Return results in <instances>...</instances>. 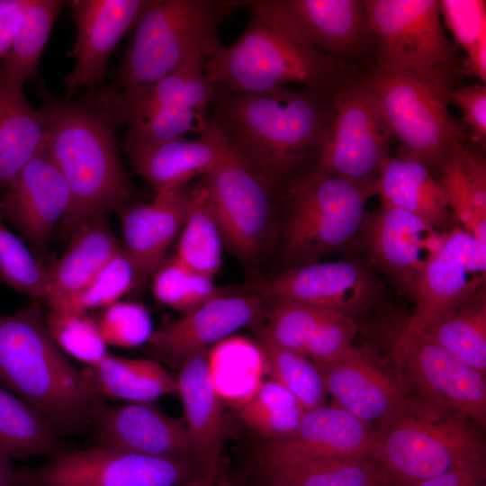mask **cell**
<instances>
[{"label": "cell", "instance_id": "obj_1", "mask_svg": "<svg viewBox=\"0 0 486 486\" xmlns=\"http://www.w3.org/2000/svg\"><path fill=\"white\" fill-rule=\"evenodd\" d=\"M45 148L63 175L70 203L59 233L71 236L91 221L129 204L133 188L116 140L118 127L88 95L58 99L40 88Z\"/></svg>", "mask_w": 486, "mask_h": 486}, {"label": "cell", "instance_id": "obj_2", "mask_svg": "<svg viewBox=\"0 0 486 486\" xmlns=\"http://www.w3.org/2000/svg\"><path fill=\"white\" fill-rule=\"evenodd\" d=\"M214 89L210 121L235 155L278 186L311 155L319 157L330 106L325 90L284 86L233 94Z\"/></svg>", "mask_w": 486, "mask_h": 486}, {"label": "cell", "instance_id": "obj_3", "mask_svg": "<svg viewBox=\"0 0 486 486\" xmlns=\"http://www.w3.org/2000/svg\"><path fill=\"white\" fill-rule=\"evenodd\" d=\"M0 385L32 407L61 435L94 423L104 407L83 370L50 337L38 301L0 313Z\"/></svg>", "mask_w": 486, "mask_h": 486}, {"label": "cell", "instance_id": "obj_4", "mask_svg": "<svg viewBox=\"0 0 486 486\" xmlns=\"http://www.w3.org/2000/svg\"><path fill=\"white\" fill-rule=\"evenodd\" d=\"M240 5L250 12L247 29L232 44L220 43L204 63L214 88L253 94L288 83L323 90L332 85L336 60L307 41L267 0L240 1Z\"/></svg>", "mask_w": 486, "mask_h": 486}, {"label": "cell", "instance_id": "obj_5", "mask_svg": "<svg viewBox=\"0 0 486 486\" xmlns=\"http://www.w3.org/2000/svg\"><path fill=\"white\" fill-rule=\"evenodd\" d=\"M238 1L151 0L137 23L115 76L99 90L127 98L148 87L196 57H207L221 43L218 31Z\"/></svg>", "mask_w": 486, "mask_h": 486}, {"label": "cell", "instance_id": "obj_6", "mask_svg": "<svg viewBox=\"0 0 486 486\" xmlns=\"http://www.w3.org/2000/svg\"><path fill=\"white\" fill-rule=\"evenodd\" d=\"M376 429L374 460L399 486L442 474L460 461L485 458L479 428L418 394Z\"/></svg>", "mask_w": 486, "mask_h": 486}, {"label": "cell", "instance_id": "obj_7", "mask_svg": "<svg viewBox=\"0 0 486 486\" xmlns=\"http://www.w3.org/2000/svg\"><path fill=\"white\" fill-rule=\"evenodd\" d=\"M374 184L364 185L316 166L285 189V249L302 264L338 252L356 242Z\"/></svg>", "mask_w": 486, "mask_h": 486}, {"label": "cell", "instance_id": "obj_8", "mask_svg": "<svg viewBox=\"0 0 486 486\" xmlns=\"http://www.w3.org/2000/svg\"><path fill=\"white\" fill-rule=\"evenodd\" d=\"M378 99L403 156L440 167L451 148L465 138L447 108L448 82L378 66L362 83Z\"/></svg>", "mask_w": 486, "mask_h": 486}, {"label": "cell", "instance_id": "obj_9", "mask_svg": "<svg viewBox=\"0 0 486 486\" xmlns=\"http://www.w3.org/2000/svg\"><path fill=\"white\" fill-rule=\"evenodd\" d=\"M379 66L449 83L454 53L440 22L437 0L364 1Z\"/></svg>", "mask_w": 486, "mask_h": 486}, {"label": "cell", "instance_id": "obj_10", "mask_svg": "<svg viewBox=\"0 0 486 486\" xmlns=\"http://www.w3.org/2000/svg\"><path fill=\"white\" fill-rule=\"evenodd\" d=\"M392 130L375 95L363 84L330 101L317 166L354 183L374 184L389 156Z\"/></svg>", "mask_w": 486, "mask_h": 486}, {"label": "cell", "instance_id": "obj_11", "mask_svg": "<svg viewBox=\"0 0 486 486\" xmlns=\"http://www.w3.org/2000/svg\"><path fill=\"white\" fill-rule=\"evenodd\" d=\"M201 474L194 460L151 457L98 444L17 470L21 486H181Z\"/></svg>", "mask_w": 486, "mask_h": 486}, {"label": "cell", "instance_id": "obj_12", "mask_svg": "<svg viewBox=\"0 0 486 486\" xmlns=\"http://www.w3.org/2000/svg\"><path fill=\"white\" fill-rule=\"evenodd\" d=\"M223 243L239 258L255 260L274 230L280 186L232 155L203 176Z\"/></svg>", "mask_w": 486, "mask_h": 486}, {"label": "cell", "instance_id": "obj_13", "mask_svg": "<svg viewBox=\"0 0 486 486\" xmlns=\"http://www.w3.org/2000/svg\"><path fill=\"white\" fill-rule=\"evenodd\" d=\"M392 353L398 371L418 395L454 411L481 431L485 429L486 375L423 330H403Z\"/></svg>", "mask_w": 486, "mask_h": 486}, {"label": "cell", "instance_id": "obj_14", "mask_svg": "<svg viewBox=\"0 0 486 486\" xmlns=\"http://www.w3.org/2000/svg\"><path fill=\"white\" fill-rule=\"evenodd\" d=\"M485 281L486 245L455 224L412 286L415 308L404 331H425L449 318Z\"/></svg>", "mask_w": 486, "mask_h": 486}, {"label": "cell", "instance_id": "obj_15", "mask_svg": "<svg viewBox=\"0 0 486 486\" xmlns=\"http://www.w3.org/2000/svg\"><path fill=\"white\" fill-rule=\"evenodd\" d=\"M450 230H440L410 212L382 205L366 212L356 242L399 292L410 294L422 270L443 249Z\"/></svg>", "mask_w": 486, "mask_h": 486}, {"label": "cell", "instance_id": "obj_16", "mask_svg": "<svg viewBox=\"0 0 486 486\" xmlns=\"http://www.w3.org/2000/svg\"><path fill=\"white\" fill-rule=\"evenodd\" d=\"M252 293L286 297L355 318L382 295L373 268L360 261L311 262L252 284Z\"/></svg>", "mask_w": 486, "mask_h": 486}, {"label": "cell", "instance_id": "obj_17", "mask_svg": "<svg viewBox=\"0 0 486 486\" xmlns=\"http://www.w3.org/2000/svg\"><path fill=\"white\" fill-rule=\"evenodd\" d=\"M314 364L334 403L368 425L390 421L413 395L400 372L367 348L353 347L333 361Z\"/></svg>", "mask_w": 486, "mask_h": 486}, {"label": "cell", "instance_id": "obj_18", "mask_svg": "<svg viewBox=\"0 0 486 486\" xmlns=\"http://www.w3.org/2000/svg\"><path fill=\"white\" fill-rule=\"evenodd\" d=\"M151 0H74L76 37L72 71L64 78L68 94L93 92L107 76L109 58Z\"/></svg>", "mask_w": 486, "mask_h": 486}, {"label": "cell", "instance_id": "obj_19", "mask_svg": "<svg viewBox=\"0 0 486 486\" xmlns=\"http://www.w3.org/2000/svg\"><path fill=\"white\" fill-rule=\"evenodd\" d=\"M0 200V217L38 253L70 203L67 182L45 147L21 170Z\"/></svg>", "mask_w": 486, "mask_h": 486}, {"label": "cell", "instance_id": "obj_20", "mask_svg": "<svg viewBox=\"0 0 486 486\" xmlns=\"http://www.w3.org/2000/svg\"><path fill=\"white\" fill-rule=\"evenodd\" d=\"M264 298L251 293L213 299L154 330L148 349L160 361L180 367L193 355L256 322L262 313Z\"/></svg>", "mask_w": 486, "mask_h": 486}, {"label": "cell", "instance_id": "obj_21", "mask_svg": "<svg viewBox=\"0 0 486 486\" xmlns=\"http://www.w3.org/2000/svg\"><path fill=\"white\" fill-rule=\"evenodd\" d=\"M273 299L266 328L279 346L320 364L354 347L359 330L355 318L286 297Z\"/></svg>", "mask_w": 486, "mask_h": 486}, {"label": "cell", "instance_id": "obj_22", "mask_svg": "<svg viewBox=\"0 0 486 486\" xmlns=\"http://www.w3.org/2000/svg\"><path fill=\"white\" fill-rule=\"evenodd\" d=\"M193 186L157 193L148 203L127 204L120 209L123 248L137 274V289L152 277L181 232L189 208Z\"/></svg>", "mask_w": 486, "mask_h": 486}, {"label": "cell", "instance_id": "obj_23", "mask_svg": "<svg viewBox=\"0 0 486 486\" xmlns=\"http://www.w3.org/2000/svg\"><path fill=\"white\" fill-rule=\"evenodd\" d=\"M94 424L98 445L157 458L196 461L186 427L148 403L104 404Z\"/></svg>", "mask_w": 486, "mask_h": 486}, {"label": "cell", "instance_id": "obj_24", "mask_svg": "<svg viewBox=\"0 0 486 486\" xmlns=\"http://www.w3.org/2000/svg\"><path fill=\"white\" fill-rule=\"evenodd\" d=\"M377 439L376 428L333 403L306 411L291 436L269 441L261 453L374 459Z\"/></svg>", "mask_w": 486, "mask_h": 486}, {"label": "cell", "instance_id": "obj_25", "mask_svg": "<svg viewBox=\"0 0 486 486\" xmlns=\"http://www.w3.org/2000/svg\"><path fill=\"white\" fill-rule=\"evenodd\" d=\"M136 172L157 193L185 185L227 160L232 151L210 121L195 140L179 139L126 153Z\"/></svg>", "mask_w": 486, "mask_h": 486}, {"label": "cell", "instance_id": "obj_26", "mask_svg": "<svg viewBox=\"0 0 486 486\" xmlns=\"http://www.w3.org/2000/svg\"><path fill=\"white\" fill-rule=\"evenodd\" d=\"M311 45L336 60L360 49L368 33L364 1L267 0ZM323 52V51H322Z\"/></svg>", "mask_w": 486, "mask_h": 486}, {"label": "cell", "instance_id": "obj_27", "mask_svg": "<svg viewBox=\"0 0 486 486\" xmlns=\"http://www.w3.org/2000/svg\"><path fill=\"white\" fill-rule=\"evenodd\" d=\"M176 379L195 459L204 475H215L220 471L222 408L208 349L188 357Z\"/></svg>", "mask_w": 486, "mask_h": 486}, {"label": "cell", "instance_id": "obj_28", "mask_svg": "<svg viewBox=\"0 0 486 486\" xmlns=\"http://www.w3.org/2000/svg\"><path fill=\"white\" fill-rule=\"evenodd\" d=\"M266 486H399L374 459L260 454Z\"/></svg>", "mask_w": 486, "mask_h": 486}, {"label": "cell", "instance_id": "obj_29", "mask_svg": "<svg viewBox=\"0 0 486 486\" xmlns=\"http://www.w3.org/2000/svg\"><path fill=\"white\" fill-rule=\"evenodd\" d=\"M374 187L382 205L410 212L440 230L448 231L457 224L438 182L418 160L389 157Z\"/></svg>", "mask_w": 486, "mask_h": 486}, {"label": "cell", "instance_id": "obj_30", "mask_svg": "<svg viewBox=\"0 0 486 486\" xmlns=\"http://www.w3.org/2000/svg\"><path fill=\"white\" fill-rule=\"evenodd\" d=\"M215 89L204 70L196 74L168 102L146 117L128 124L121 146L125 153L175 140L184 139L188 131L198 134L206 127V111Z\"/></svg>", "mask_w": 486, "mask_h": 486}, {"label": "cell", "instance_id": "obj_31", "mask_svg": "<svg viewBox=\"0 0 486 486\" xmlns=\"http://www.w3.org/2000/svg\"><path fill=\"white\" fill-rule=\"evenodd\" d=\"M122 248L106 218L76 230L62 256L48 268L50 294L46 302L50 308L78 293Z\"/></svg>", "mask_w": 486, "mask_h": 486}, {"label": "cell", "instance_id": "obj_32", "mask_svg": "<svg viewBox=\"0 0 486 486\" xmlns=\"http://www.w3.org/2000/svg\"><path fill=\"white\" fill-rule=\"evenodd\" d=\"M45 137L40 111L28 103L22 86L0 73V189L45 147Z\"/></svg>", "mask_w": 486, "mask_h": 486}, {"label": "cell", "instance_id": "obj_33", "mask_svg": "<svg viewBox=\"0 0 486 486\" xmlns=\"http://www.w3.org/2000/svg\"><path fill=\"white\" fill-rule=\"evenodd\" d=\"M437 181L455 222L486 245V167L482 158L455 144Z\"/></svg>", "mask_w": 486, "mask_h": 486}, {"label": "cell", "instance_id": "obj_34", "mask_svg": "<svg viewBox=\"0 0 486 486\" xmlns=\"http://www.w3.org/2000/svg\"><path fill=\"white\" fill-rule=\"evenodd\" d=\"M94 390L135 403H149L177 392L176 379L158 362L111 355L83 369Z\"/></svg>", "mask_w": 486, "mask_h": 486}, {"label": "cell", "instance_id": "obj_35", "mask_svg": "<svg viewBox=\"0 0 486 486\" xmlns=\"http://www.w3.org/2000/svg\"><path fill=\"white\" fill-rule=\"evenodd\" d=\"M0 449L11 459L65 452L60 435L32 407L0 385Z\"/></svg>", "mask_w": 486, "mask_h": 486}, {"label": "cell", "instance_id": "obj_36", "mask_svg": "<svg viewBox=\"0 0 486 486\" xmlns=\"http://www.w3.org/2000/svg\"><path fill=\"white\" fill-rule=\"evenodd\" d=\"M66 3L60 0H23L10 50L0 67L3 76L23 86L28 78L36 76L42 50Z\"/></svg>", "mask_w": 486, "mask_h": 486}, {"label": "cell", "instance_id": "obj_37", "mask_svg": "<svg viewBox=\"0 0 486 486\" xmlns=\"http://www.w3.org/2000/svg\"><path fill=\"white\" fill-rule=\"evenodd\" d=\"M222 245L206 189L194 186L175 256L193 271L213 279L221 265Z\"/></svg>", "mask_w": 486, "mask_h": 486}, {"label": "cell", "instance_id": "obj_38", "mask_svg": "<svg viewBox=\"0 0 486 486\" xmlns=\"http://www.w3.org/2000/svg\"><path fill=\"white\" fill-rule=\"evenodd\" d=\"M425 332L457 358L486 375V293L482 287L449 318Z\"/></svg>", "mask_w": 486, "mask_h": 486}, {"label": "cell", "instance_id": "obj_39", "mask_svg": "<svg viewBox=\"0 0 486 486\" xmlns=\"http://www.w3.org/2000/svg\"><path fill=\"white\" fill-rule=\"evenodd\" d=\"M237 411L246 425L270 441L291 436L306 413L297 399L276 381L258 384L237 403Z\"/></svg>", "mask_w": 486, "mask_h": 486}, {"label": "cell", "instance_id": "obj_40", "mask_svg": "<svg viewBox=\"0 0 486 486\" xmlns=\"http://www.w3.org/2000/svg\"><path fill=\"white\" fill-rule=\"evenodd\" d=\"M258 338L275 381L286 388L306 411L325 405V386L316 364L307 357L276 344L266 326Z\"/></svg>", "mask_w": 486, "mask_h": 486}, {"label": "cell", "instance_id": "obj_41", "mask_svg": "<svg viewBox=\"0 0 486 486\" xmlns=\"http://www.w3.org/2000/svg\"><path fill=\"white\" fill-rule=\"evenodd\" d=\"M152 277L157 300L184 314L230 294V289L220 287L212 278L193 271L176 256L165 259Z\"/></svg>", "mask_w": 486, "mask_h": 486}, {"label": "cell", "instance_id": "obj_42", "mask_svg": "<svg viewBox=\"0 0 486 486\" xmlns=\"http://www.w3.org/2000/svg\"><path fill=\"white\" fill-rule=\"evenodd\" d=\"M135 267L124 248L118 252L76 295L50 310L86 313L106 307L136 288Z\"/></svg>", "mask_w": 486, "mask_h": 486}, {"label": "cell", "instance_id": "obj_43", "mask_svg": "<svg viewBox=\"0 0 486 486\" xmlns=\"http://www.w3.org/2000/svg\"><path fill=\"white\" fill-rule=\"evenodd\" d=\"M0 282L34 300L50 294L48 268L4 224L0 217Z\"/></svg>", "mask_w": 486, "mask_h": 486}, {"label": "cell", "instance_id": "obj_44", "mask_svg": "<svg viewBox=\"0 0 486 486\" xmlns=\"http://www.w3.org/2000/svg\"><path fill=\"white\" fill-rule=\"evenodd\" d=\"M44 320L58 347L87 366L108 353L96 320L86 313L50 310Z\"/></svg>", "mask_w": 486, "mask_h": 486}, {"label": "cell", "instance_id": "obj_45", "mask_svg": "<svg viewBox=\"0 0 486 486\" xmlns=\"http://www.w3.org/2000/svg\"><path fill=\"white\" fill-rule=\"evenodd\" d=\"M96 322L107 346H139L154 332L148 311L138 302L117 301L104 308Z\"/></svg>", "mask_w": 486, "mask_h": 486}, {"label": "cell", "instance_id": "obj_46", "mask_svg": "<svg viewBox=\"0 0 486 486\" xmlns=\"http://www.w3.org/2000/svg\"><path fill=\"white\" fill-rule=\"evenodd\" d=\"M440 12L455 41L469 55L486 38V2L442 0Z\"/></svg>", "mask_w": 486, "mask_h": 486}, {"label": "cell", "instance_id": "obj_47", "mask_svg": "<svg viewBox=\"0 0 486 486\" xmlns=\"http://www.w3.org/2000/svg\"><path fill=\"white\" fill-rule=\"evenodd\" d=\"M449 101L463 111L464 121L471 128L473 140L484 142L486 138V86H465L451 91Z\"/></svg>", "mask_w": 486, "mask_h": 486}, {"label": "cell", "instance_id": "obj_48", "mask_svg": "<svg viewBox=\"0 0 486 486\" xmlns=\"http://www.w3.org/2000/svg\"><path fill=\"white\" fill-rule=\"evenodd\" d=\"M485 458L464 460L446 472L416 482L408 486H485Z\"/></svg>", "mask_w": 486, "mask_h": 486}, {"label": "cell", "instance_id": "obj_49", "mask_svg": "<svg viewBox=\"0 0 486 486\" xmlns=\"http://www.w3.org/2000/svg\"><path fill=\"white\" fill-rule=\"evenodd\" d=\"M23 0H0V59L10 50Z\"/></svg>", "mask_w": 486, "mask_h": 486}, {"label": "cell", "instance_id": "obj_50", "mask_svg": "<svg viewBox=\"0 0 486 486\" xmlns=\"http://www.w3.org/2000/svg\"><path fill=\"white\" fill-rule=\"evenodd\" d=\"M181 486H238L236 482L221 471L212 476L198 475Z\"/></svg>", "mask_w": 486, "mask_h": 486}, {"label": "cell", "instance_id": "obj_51", "mask_svg": "<svg viewBox=\"0 0 486 486\" xmlns=\"http://www.w3.org/2000/svg\"><path fill=\"white\" fill-rule=\"evenodd\" d=\"M12 459L0 449V486H21Z\"/></svg>", "mask_w": 486, "mask_h": 486}]
</instances>
